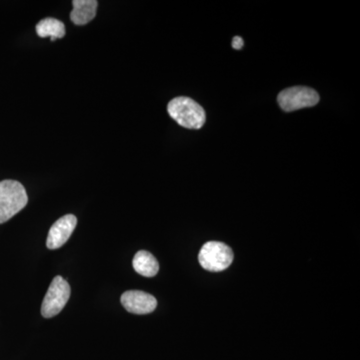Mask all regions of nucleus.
I'll return each mask as SVG.
<instances>
[{
  "label": "nucleus",
  "instance_id": "nucleus-1",
  "mask_svg": "<svg viewBox=\"0 0 360 360\" xmlns=\"http://www.w3.org/2000/svg\"><path fill=\"white\" fill-rule=\"evenodd\" d=\"M27 202V193L20 182L9 179L0 181V224L13 219Z\"/></svg>",
  "mask_w": 360,
  "mask_h": 360
},
{
  "label": "nucleus",
  "instance_id": "nucleus-2",
  "mask_svg": "<svg viewBox=\"0 0 360 360\" xmlns=\"http://www.w3.org/2000/svg\"><path fill=\"white\" fill-rule=\"evenodd\" d=\"M167 111L170 117L186 129H200L205 125V110L188 97L179 96L172 99L168 103Z\"/></svg>",
  "mask_w": 360,
  "mask_h": 360
},
{
  "label": "nucleus",
  "instance_id": "nucleus-3",
  "mask_svg": "<svg viewBox=\"0 0 360 360\" xmlns=\"http://www.w3.org/2000/svg\"><path fill=\"white\" fill-rule=\"evenodd\" d=\"M198 260L201 266L208 271H222L229 269L233 262V251L224 243L210 241L201 248Z\"/></svg>",
  "mask_w": 360,
  "mask_h": 360
},
{
  "label": "nucleus",
  "instance_id": "nucleus-4",
  "mask_svg": "<svg viewBox=\"0 0 360 360\" xmlns=\"http://www.w3.org/2000/svg\"><path fill=\"white\" fill-rule=\"evenodd\" d=\"M70 286L61 276H56L49 285L41 305V314L45 319L56 316L65 309L70 297Z\"/></svg>",
  "mask_w": 360,
  "mask_h": 360
},
{
  "label": "nucleus",
  "instance_id": "nucleus-5",
  "mask_svg": "<svg viewBox=\"0 0 360 360\" xmlns=\"http://www.w3.org/2000/svg\"><path fill=\"white\" fill-rule=\"evenodd\" d=\"M279 106L286 112L312 108L319 103V96L314 89L307 86H293L283 90L277 97Z\"/></svg>",
  "mask_w": 360,
  "mask_h": 360
},
{
  "label": "nucleus",
  "instance_id": "nucleus-6",
  "mask_svg": "<svg viewBox=\"0 0 360 360\" xmlns=\"http://www.w3.org/2000/svg\"><path fill=\"white\" fill-rule=\"evenodd\" d=\"M120 300L123 307L130 314H148L155 311L158 307V300L155 296L143 291H125Z\"/></svg>",
  "mask_w": 360,
  "mask_h": 360
},
{
  "label": "nucleus",
  "instance_id": "nucleus-7",
  "mask_svg": "<svg viewBox=\"0 0 360 360\" xmlns=\"http://www.w3.org/2000/svg\"><path fill=\"white\" fill-rule=\"evenodd\" d=\"M77 219L75 215L68 214L54 222L49 229L46 245L49 250H58L70 239L77 227Z\"/></svg>",
  "mask_w": 360,
  "mask_h": 360
},
{
  "label": "nucleus",
  "instance_id": "nucleus-8",
  "mask_svg": "<svg viewBox=\"0 0 360 360\" xmlns=\"http://www.w3.org/2000/svg\"><path fill=\"white\" fill-rule=\"evenodd\" d=\"M70 20L75 25H85L96 15L98 2L96 0H75Z\"/></svg>",
  "mask_w": 360,
  "mask_h": 360
},
{
  "label": "nucleus",
  "instance_id": "nucleus-9",
  "mask_svg": "<svg viewBox=\"0 0 360 360\" xmlns=\"http://www.w3.org/2000/svg\"><path fill=\"white\" fill-rule=\"evenodd\" d=\"M132 265L135 271L144 277L155 276L160 270V264L156 258L146 250L139 251L135 255Z\"/></svg>",
  "mask_w": 360,
  "mask_h": 360
},
{
  "label": "nucleus",
  "instance_id": "nucleus-10",
  "mask_svg": "<svg viewBox=\"0 0 360 360\" xmlns=\"http://www.w3.org/2000/svg\"><path fill=\"white\" fill-rule=\"evenodd\" d=\"M37 33L41 39L51 37V41L63 39L65 35V25L56 18H44L37 25Z\"/></svg>",
  "mask_w": 360,
  "mask_h": 360
},
{
  "label": "nucleus",
  "instance_id": "nucleus-11",
  "mask_svg": "<svg viewBox=\"0 0 360 360\" xmlns=\"http://www.w3.org/2000/svg\"><path fill=\"white\" fill-rule=\"evenodd\" d=\"M243 45H245V41L241 39L240 37H234L233 40H232V47L236 51H240L243 49Z\"/></svg>",
  "mask_w": 360,
  "mask_h": 360
}]
</instances>
